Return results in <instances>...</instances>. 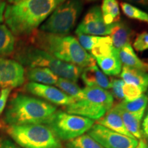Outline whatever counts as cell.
I'll list each match as a JSON object with an SVG mask.
<instances>
[{
  "label": "cell",
  "mask_w": 148,
  "mask_h": 148,
  "mask_svg": "<svg viewBox=\"0 0 148 148\" xmlns=\"http://www.w3.org/2000/svg\"><path fill=\"white\" fill-rule=\"evenodd\" d=\"M82 8V0H66L42 24L40 30L54 34L66 35L76 24Z\"/></svg>",
  "instance_id": "52a82bcc"
},
{
  "label": "cell",
  "mask_w": 148,
  "mask_h": 148,
  "mask_svg": "<svg viewBox=\"0 0 148 148\" xmlns=\"http://www.w3.org/2000/svg\"><path fill=\"white\" fill-rule=\"evenodd\" d=\"M56 86L66 95L73 98L75 100H78L84 97L83 90L76 84V82L70 79L59 77Z\"/></svg>",
  "instance_id": "d4e9b609"
},
{
  "label": "cell",
  "mask_w": 148,
  "mask_h": 148,
  "mask_svg": "<svg viewBox=\"0 0 148 148\" xmlns=\"http://www.w3.org/2000/svg\"><path fill=\"white\" fill-rule=\"evenodd\" d=\"M133 47L137 51L148 50V32L140 33L135 38Z\"/></svg>",
  "instance_id": "4dcf8cb0"
},
{
  "label": "cell",
  "mask_w": 148,
  "mask_h": 148,
  "mask_svg": "<svg viewBox=\"0 0 148 148\" xmlns=\"http://www.w3.org/2000/svg\"><path fill=\"white\" fill-rule=\"evenodd\" d=\"M0 148H21L9 139H0Z\"/></svg>",
  "instance_id": "d6a6232c"
},
{
  "label": "cell",
  "mask_w": 148,
  "mask_h": 148,
  "mask_svg": "<svg viewBox=\"0 0 148 148\" xmlns=\"http://www.w3.org/2000/svg\"><path fill=\"white\" fill-rule=\"evenodd\" d=\"M121 77L125 83L132 84L139 87L143 92L148 88V73L142 70L123 66Z\"/></svg>",
  "instance_id": "e0dca14e"
},
{
  "label": "cell",
  "mask_w": 148,
  "mask_h": 148,
  "mask_svg": "<svg viewBox=\"0 0 148 148\" xmlns=\"http://www.w3.org/2000/svg\"><path fill=\"white\" fill-rule=\"evenodd\" d=\"M148 103V96L143 94L139 98L132 101L122 100L115 105L119 108L134 114L143 116L145 113L146 107Z\"/></svg>",
  "instance_id": "603a6c76"
},
{
  "label": "cell",
  "mask_w": 148,
  "mask_h": 148,
  "mask_svg": "<svg viewBox=\"0 0 148 148\" xmlns=\"http://www.w3.org/2000/svg\"><path fill=\"white\" fill-rule=\"evenodd\" d=\"M15 60L21 65L31 67H44L53 71L60 77L77 82L82 68L64 62L49 53L33 45L21 46L14 53Z\"/></svg>",
  "instance_id": "277c9868"
},
{
  "label": "cell",
  "mask_w": 148,
  "mask_h": 148,
  "mask_svg": "<svg viewBox=\"0 0 148 148\" xmlns=\"http://www.w3.org/2000/svg\"><path fill=\"white\" fill-rule=\"evenodd\" d=\"M16 40L6 25L0 23V57L8 56L15 51Z\"/></svg>",
  "instance_id": "44dd1931"
},
{
  "label": "cell",
  "mask_w": 148,
  "mask_h": 148,
  "mask_svg": "<svg viewBox=\"0 0 148 148\" xmlns=\"http://www.w3.org/2000/svg\"><path fill=\"white\" fill-rule=\"evenodd\" d=\"M115 23L107 25L103 21L100 7L94 5L85 14L77 26L75 34L80 33L92 36H107L110 34Z\"/></svg>",
  "instance_id": "30bf717a"
},
{
  "label": "cell",
  "mask_w": 148,
  "mask_h": 148,
  "mask_svg": "<svg viewBox=\"0 0 148 148\" xmlns=\"http://www.w3.org/2000/svg\"><path fill=\"white\" fill-rule=\"evenodd\" d=\"M66 0H25L9 5L3 18L6 26L14 36L31 35Z\"/></svg>",
  "instance_id": "6da1fadb"
},
{
  "label": "cell",
  "mask_w": 148,
  "mask_h": 148,
  "mask_svg": "<svg viewBox=\"0 0 148 148\" xmlns=\"http://www.w3.org/2000/svg\"><path fill=\"white\" fill-rule=\"evenodd\" d=\"M9 3H12V4H16V3L22 2V1H25V0H7Z\"/></svg>",
  "instance_id": "74e56055"
},
{
  "label": "cell",
  "mask_w": 148,
  "mask_h": 148,
  "mask_svg": "<svg viewBox=\"0 0 148 148\" xmlns=\"http://www.w3.org/2000/svg\"><path fill=\"white\" fill-rule=\"evenodd\" d=\"M119 112L125 126L128 132L137 140L143 139V132L141 130V120L143 116L137 114H134L127 112L116 106H113Z\"/></svg>",
  "instance_id": "d6986e66"
},
{
  "label": "cell",
  "mask_w": 148,
  "mask_h": 148,
  "mask_svg": "<svg viewBox=\"0 0 148 148\" xmlns=\"http://www.w3.org/2000/svg\"><path fill=\"white\" fill-rule=\"evenodd\" d=\"M120 5L123 14L127 17L148 24V13L145 11L127 2H121Z\"/></svg>",
  "instance_id": "4316f807"
},
{
  "label": "cell",
  "mask_w": 148,
  "mask_h": 148,
  "mask_svg": "<svg viewBox=\"0 0 148 148\" xmlns=\"http://www.w3.org/2000/svg\"><path fill=\"white\" fill-rule=\"evenodd\" d=\"M56 110L55 105L43 99L18 93L9 101L4 121L9 125L46 124Z\"/></svg>",
  "instance_id": "3957f363"
},
{
  "label": "cell",
  "mask_w": 148,
  "mask_h": 148,
  "mask_svg": "<svg viewBox=\"0 0 148 148\" xmlns=\"http://www.w3.org/2000/svg\"><path fill=\"white\" fill-rule=\"evenodd\" d=\"M144 148H148V144L146 143L145 145V147H144Z\"/></svg>",
  "instance_id": "ab89813d"
},
{
  "label": "cell",
  "mask_w": 148,
  "mask_h": 148,
  "mask_svg": "<svg viewBox=\"0 0 148 148\" xmlns=\"http://www.w3.org/2000/svg\"><path fill=\"white\" fill-rule=\"evenodd\" d=\"M83 1H86V2H93V1H97L98 0H83Z\"/></svg>",
  "instance_id": "f35d334b"
},
{
  "label": "cell",
  "mask_w": 148,
  "mask_h": 148,
  "mask_svg": "<svg viewBox=\"0 0 148 148\" xmlns=\"http://www.w3.org/2000/svg\"><path fill=\"white\" fill-rule=\"evenodd\" d=\"M33 46L49 53L59 60L81 68L95 64V58L83 49L76 38L36 30L30 35Z\"/></svg>",
  "instance_id": "7a4b0ae2"
},
{
  "label": "cell",
  "mask_w": 148,
  "mask_h": 148,
  "mask_svg": "<svg viewBox=\"0 0 148 148\" xmlns=\"http://www.w3.org/2000/svg\"><path fill=\"white\" fill-rule=\"evenodd\" d=\"M124 84L123 79H112L110 81V88L111 94L113 96L114 98H116L118 100H123V85Z\"/></svg>",
  "instance_id": "f546056e"
},
{
  "label": "cell",
  "mask_w": 148,
  "mask_h": 148,
  "mask_svg": "<svg viewBox=\"0 0 148 148\" xmlns=\"http://www.w3.org/2000/svg\"><path fill=\"white\" fill-rule=\"evenodd\" d=\"M5 2L3 0H0V23L3 21V14L5 12Z\"/></svg>",
  "instance_id": "d590c367"
},
{
  "label": "cell",
  "mask_w": 148,
  "mask_h": 148,
  "mask_svg": "<svg viewBox=\"0 0 148 148\" xmlns=\"http://www.w3.org/2000/svg\"><path fill=\"white\" fill-rule=\"evenodd\" d=\"M95 121L84 116L56 110L46 125L52 130L60 140H73L87 132Z\"/></svg>",
  "instance_id": "ba28073f"
},
{
  "label": "cell",
  "mask_w": 148,
  "mask_h": 148,
  "mask_svg": "<svg viewBox=\"0 0 148 148\" xmlns=\"http://www.w3.org/2000/svg\"><path fill=\"white\" fill-rule=\"evenodd\" d=\"M76 35L79 44L86 51L91 50L99 38V36H92L80 33H76Z\"/></svg>",
  "instance_id": "f1b7e54d"
},
{
  "label": "cell",
  "mask_w": 148,
  "mask_h": 148,
  "mask_svg": "<svg viewBox=\"0 0 148 148\" xmlns=\"http://www.w3.org/2000/svg\"><path fill=\"white\" fill-rule=\"evenodd\" d=\"M146 142L143 139H140L139 140V141H138V144L137 145V147L136 148H144L145 147V145Z\"/></svg>",
  "instance_id": "8d00e7d4"
},
{
  "label": "cell",
  "mask_w": 148,
  "mask_h": 148,
  "mask_svg": "<svg viewBox=\"0 0 148 148\" xmlns=\"http://www.w3.org/2000/svg\"><path fill=\"white\" fill-rule=\"evenodd\" d=\"M134 32L125 22L118 21L110 33V38L114 49H120L127 44H131Z\"/></svg>",
  "instance_id": "9a60e30c"
},
{
  "label": "cell",
  "mask_w": 148,
  "mask_h": 148,
  "mask_svg": "<svg viewBox=\"0 0 148 148\" xmlns=\"http://www.w3.org/2000/svg\"><path fill=\"white\" fill-rule=\"evenodd\" d=\"M127 3H132L144 8H148V0H123Z\"/></svg>",
  "instance_id": "e575fe53"
},
{
  "label": "cell",
  "mask_w": 148,
  "mask_h": 148,
  "mask_svg": "<svg viewBox=\"0 0 148 148\" xmlns=\"http://www.w3.org/2000/svg\"><path fill=\"white\" fill-rule=\"evenodd\" d=\"M81 77L86 86H94L103 89H110V81L96 65L84 68Z\"/></svg>",
  "instance_id": "4fadbf2b"
},
{
  "label": "cell",
  "mask_w": 148,
  "mask_h": 148,
  "mask_svg": "<svg viewBox=\"0 0 148 148\" xmlns=\"http://www.w3.org/2000/svg\"><path fill=\"white\" fill-rule=\"evenodd\" d=\"M122 90H123L124 100L127 101L136 100L143 94V92L138 86L134 84H127V83L125 82L123 85Z\"/></svg>",
  "instance_id": "83f0119b"
},
{
  "label": "cell",
  "mask_w": 148,
  "mask_h": 148,
  "mask_svg": "<svg viewBox=\"0 0 148 148\" xmlns=\"http://www.w3.org/2000/svg\"><path fill=\"white\" fill-rule=\"evenodd\" d=\"M141 130L143 134L148 138V111L145 116L144 117L143 123H142Z\"/></svg>",
  "instance_id": "836d02e7"
},
{
  "label": "cell",
  "mask_w": 148,
  "mask_h": 148,
  "mask_svg": "<svg viewBox=\"0 0 148 148\" xmlns=\"http://www.w3.org/2000/svg\"><path fill=\"white\" fill-rule=\"evenodd\" d=\"M25 75L30 82L45 85H56L59 78L53 71L44 67L27 68Z\"/></svg>",
  "instance_id": "ac0fdd59"
},
{
  "label": "cell",
  "mask_w": 148,
  "mask_h": 148,
  "mask_svg": "<svg viewBox=\"0 0 148 148\" xmlns=\"http://www.w3.org/2000/svg\"><path fill=\"white\" fill-rule=\"evenodd\" d=\"M0 95H1V92H0Z\"/></svg>",
  "instance_id": "60d3db41"
},
{
  "label": "cell",
  "mask_w": 148,
  "mask_h": 148,
  "mask_svg": "<svg viewBox=\"0 0 148 148\" xmlns=\"http://www.w3.org/2000/svg\"><path fill=\"white\" fill-rule=\"evenodd\" d=\"M10 92L11 88H3L1 90V95H0V114L2 113L3 110H4Z\"/></svg>",
  "instance_id": "1f68e13d"
},
{
  "label": "cell",
  "mask_w": 148,
  "mask_h": 148,
  "mask_svg": "<svg viewBox=\"0 0 148 148\" xmlns=\"http://www.w3.org/2000/svg\"><path fill=\"white\" fill-rule=\"evenodd\" d=\"M104 148H136L139 140L94 123L86 132Z\"/></svg>",
  "instance_id": "9c48e42d"
},
{
  "label": "cell",
  "mask_w": 148,
  "mask_h": 148,
  "mask_svg": "<svg viewBox=\"0 0 148 148\" xmlns=\"http://www.w3.org/2000/svg\"><path fill=\"white\" fill-rule=\"evenodd\" d=\"M25 71L23 65L12 59L0 57V88H14L25 82Z\"/></svg>",
  "instance_id": "8fae6325"
},
{
  "label": "cell",
  "mask_w": 148,
  "mask_h": 148,
  "mask_svg": "<svg viewBox=\"0 0 148 148\" xmlns=\"http://www.w3.org/2000/svg\"><path fill=\"white\" fill-rule=\"evenodd\" d=\"M95 123L106 127L114 132L134 138L125 127L119 112L114 107L109 110L102 117L96 120Z\"/></svg>",
  "instance_id": "5bb4252c"
},
{
  "label": "cell",
  "mask_w": 148,
  "mask_h": 148,
  "mask_svg": "<svg viewBox=\"0 0 148 148\" xmlns=\"http://www.w3.org/2000/svg\"><path fill=\"white\" fill-rule=\"evenodd\" d=\"M96 62L103 73L108 75H117L121 73L122 64L117 53V49H114L112 55L106 57L97 58Z\"/></svg>",
  "instance_id": "ffe728a7"
},
{
  "label": "cell",
  "mask_w": 148,
  "mask_h": 148,
  "mask_svg": "<svg viewBox=\"0 0 148 148\" xmlns=\"http://www.w3.org/2000/svg\"><path fill=\"white\" fill-rule=\"evenodd\" d=\"M25 90L29 93L45 99L51 104L67 106L75 100L58 88L38 83L29 82L25 86Z\"/></svg>",
  "instance_id": "7c38bea8"
},
{
  "label": "cell",
  "mask_w": 148,
  "mask_h": 148,
  "mask_svg": "<svg viewBox=\"0 0 148 148\" xmlns=\"http://www.w3.org/2000/svg\"><path fill=\"white\" fill-rule=\"evenodd\" d=\"M114 49L110 36H99L97 42L90 50V53L94 58H97L112 55Z\"/></svg>",
  "instance_id": "cb8c5ba5"
},
{
  "label": "cell",
  "mask_w": 148,
  "mask_h": 148,
  "mask_svg": "<svg viewBox=\"0 0 148 148\" xmlns=\"http://www.w3.org/2000/svg\"><path fill=\"white\" fill-rule=\"evenodd\" d=\"M82 90L84 97L65 106V112L95 121L113 107L114 97L108 90L94 86H86Z\"/></svg>",
  "instance_id": "5b68a950"
},
{
  "label": "cell",
  "mask_w": 148,
  "mask_h": 148,
  "mask_svg": "<svg viewBox=\"0 0 148 148\" xmlns=\"http://www.w3.org/2000/svg\"><path fill=\"white\" fill-rule=\"evenodd\" d=\"M100 8L103 21L107 25L119 21L121 13L116 0H102Z\"/></svg>",
  "instance_id": "7402d4cb"
},
{
  "label": "cell",
  "mask_w": 148,
  "mask_h": 148,
  "mask_svg": "<svg viewBox=\"0 0 148 148\" xmlns=\"http://www.w3.org/2000/svg\"><path fill=\"white\" fill-rule=\"evenodd\" d=\"M7 132L23 148H62L61 140L46 124L9 125Z\"/></svg>",
  "instance_id": "8992f818"
},
{
  "label": "cell",
  "mask_w": 148,
  "mask_h": 148,
  "mask_svg": "<svg viewBox=\"0 0 148 148\" xmlns=\"http://www.w3.org/2000/svg\"><path fill=\"white\" fill-rule=\"evenodd\" d=\"M118 56L123 66L148 71V62H143L134 52L131 44H127L121 49H117Z\"/></svg>",
  "instance_id": "2e32d148"
},
{
  "label": "cell",
  "mask_w": 148,
  "mask_h": 148,
  "mask_svg": "<svg viewBox=\"0 0 148 148\" xmlns=\"http://www.w3.org/2000/svg\"><path fill=\"white\" fill-rule=\"evenodd\" d=\"M66 142V148H104L88 134Z\"/></svg>",
  "instance_id": "484cf974"
}]
</instances>
